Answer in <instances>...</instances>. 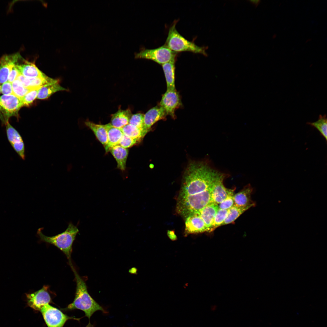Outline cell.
<instances>
[{"label":"cell","instance_id":"cell-24","mask_svg":"<svg viewBox=\"0 0 327 327\" xmlns=\"http://www.w3.org/2000/svg\"><path fill=\"white\" fill-rule=\"evenodd\" d=\"M84 124L93 132L97 139L104 147L107 144L108 138L104 125L96 124L89 120L86 121Z\"/></svg>","mask_w":327,"mask_h":327},{"label":"cell","instance_id":"cell-28","mask_svg":"<svg viewBox=\"0 0 327 327\" xmlns=\"http://www.w3.org/2000/svg\"><path fill=\"white\" fill-rule=\"evenodd\" d=\"M12 84L13 94L21 99L32 89L24 87L21 82L17 79L14 81Z\"/></svg>","mask_w":327,"mask_h":327},{"label":"cell","instance_id":"cell-8","mask_svg":"<svg viewBox=\"0 0 327 327\" xmlns=\"http://www.w3.org/2000/svg\"><path fill=\"white\" fill-rule=\"evenodd\" d=\"M22 107L21 99L13 94L0 96V109L4 116L6 124L11 117H18V112Z\"/></svg>","mask_w":327,"mask_h":327},{"label":"cell","instance_id":"cell-19","mask_svg":"<svg viewBox=\"0 0 327 327\" xmlns=\"http://www.w3.org/2000/svg\"><path fill=\"white\" fill-rule=\"evenodd\" d=\"M132 115L130 109H119L112 115L110 123L114 127L121 129L129 124Z\"/></svg>","mask_w":327,"mask_h":327},{"label":"cell","instance_id":"cell-6","mask_svg":"<svg viewBox=\"0 0 327 327\" xmlns=\"http://www.w3.org/2000/svg\"><path fill=\"white\" fill-rule=\"evenodd\" d=\"M177 53L164 45L155 48L144 49L135 53V58L150 60L162 65L170 61L176 60Z\"/></svg>","mask_w":327,"mask_h":327},{"label":"cell","instance_id":"cell-4","mask_svg":"<svg viewBox=\"0 0 327 327\" xmlns=\"http://www.w3.org/2000/svg\"><path fill=\"white\" fill-rule=\"evenodd\" d=\"M78 232V228L70 223L64 231L53 236L45 235L41 228L38 230L37 233L41 241L53 245L61 250L66 255L70 265L72 264L71 259L72 246Z\"/></svg>","mask_w":327,"mask_h":327},{"label":"cell","instance_id":"cell-16","mask_svg":"<svg viewBox=\"0 0 327 327\" xmlns=\"http://www.w3.org/2000/svg\"><path fill=\"white\" fill-rule=\"evenodd\" d=\"M218 209V204L211 203L197 212L204 222L208 231H211L212 225Z\"/></svg>","mask_w":327,"mask_h":327},{"label":"cell","instance_id":"cell-37","mask_svg":"<svg viewBox=\"0 0 327 327\" xmlns=\"http://www.w3.org/2000/svg\"><path fill=\"white\" fill-rule=\"evenodd\" d=\"M20 74L16 66V64L12 68L11 71L8 77V81L12 83L16 79Z\"/></svg>","mask_w":327,"mask_h":327},{"label":"cell","instance_id":"cell-35","mask_svg":"<svg viewBox=\"0 0 327 327\" xmlns=\"http://www.w3.org/2000/svg\"><path fill=\"white\" fill-rule=\"evenodd\" d=\"M11 145L19 156L23 160H25V147L23 140L14 143Z\"/></svg>","mask_w":327,"mask_h":327},{"label":"cell","instance_id":"cell-20","mask_svg":"<svg viewBox=\"0 0 327 327\" xmlns=\"http://www.w3.org/2000/svg\"><path fill=\"white\" fill-rule=\"evenodd\" d=\"M67 90L59 84L58 80H57L55 82L48 84L41 87L38 91L36 99H45L57 91Z\"/></svg>","mask_w":327,"mask_h":327},{"label":"cell","instance_id":"cell-1","mask_svg":"<svg viewBox=\"0 0 327 327\" xmlns=\"http://www.w3.org/2000/svg\"><path fill=\"white\" fill-rule=\"evenodd\" d=\"M227 174L214 169L208 163L193 162L185 172L179 196L192 195L211 189L218 179Z\"/></svg>","mask_w":327,"mask_h":327},{"label":"cell","instance_id":"cell-30","mask_svg":"<svg viewBox=\"0 0 327 327\" xmlns=\"http://www.w3.org/2000/svg\"><path fill=\"white\" fill-rule=\"evenodd\" d=\"M228 210L219 208L212 225L211 231L222 225L227 216Z\"/></svg>","mask_w":327,"mask_h":327},{"label":"cell","instance_id":"cell-11","mask_svg":"<svg viewBox=\"0 0 327 327\" xmlns=\"http://www.w3.org/2000/svg\"><path fill=\"white\" fill-rule=\"evenodd\" d=\"M21 58L22 57L19 52L5 54L0 58V84L7 81L12 68Z\"/></svg>","mask_w":327,"mask_h":327},{"label":"cell","instance_id":"cell-7","mask_svg":"<svg viewBox=\"0 0 327 327\" xmlns=\"http://www.w3.org/2000/svg\"><path fill=\"white\" fill-rule=\"evenodd\" d=\"M40 311L48 327H63L68 319L79 320L80 319L68 316L49 304L45 305Z\"/></svg>","mask_w":327,"mask_h":327},{"label":"cell","instance_id":"cell-14","mask_svg":"<svg viewBox=\"0 0 327 327\" xmlns=\"http://www.w3.org/2000/svg\"><path fill=\"white\" fill-rule=\"evenodd\" d=\"M227 176L222 177L217 180L211 189V203L219 204L228 195L230 189L226 188L223 184L224 179Z\"/></svg>","mask_w":327,"mask_h":327},{"label":"cell","instance_id":"cell-38","mask_svg":"<svg viewBox=\"0 0 327 327\" xmlns=\"http://www.w3.org/2000/svg\"><path fill=\"white\" fill-rule=\"evenodd\" d=\"M167 235L169 238L173 241L176 240L177 239V236L173 231L168 230Z\"/></svg>","mask_w":327,"mask_h":327},{"label":"cell","instance_id":"cell-12","mask_svg":"<svg viewBox=\"0 0 327 327\" xmlns=\"http://www.w3.org/2000/svg\"><path fill=\"white\" fill-rule=\"evenodd\" d=\"M185 230L189 234L208 231L204 222L197 213L185 219Z\"/></svg>","mask_w":327,"mask_h":327},{"label":"cell","instance_id":"cell-41","mask_svg":"<svg viewBox=\"0 0 327 327\" xmlns=\"http://www.w3.org/2000/svg\"><path fill=\"white\" fill-rule=\"evenodd\" d=\"M86 327H94V326L90 323V322H89L88 324Z\"/></svg>","mask_w":327,"mask_h":327},{"label":"cell","instance_id":"cell-18","mask_svg":"<svg viewBox=\"0 0 327 327\" xmlns=\"http://www.w3.org/2000/svg\"><path fill=\"white\" fill-rule=\"evenodd\" d=\"M20 74L28 78H34L46 76L42 72L34 63L25 61L24 63L16 64Z\"/></svg>","mask_w":327,"mask_h":327},{"label":"cell","instance_id":"cell-22","mask_svg":"<svg viewBox=\"0 0 327 327\" xmlns=\"http://www.w3.org/2000/svg\"><path fill=\"white\" fill-rule=\"evenodd\" d=\"M175 61H172L161 65L165 78L167 89H176L175 74Z\"/></svg>","mask_w":327,"mask_h":327},{"label":"cell","instance_id":"cell-40","mask_svg":"<svg viewBox=\"0 0 327 327\" xmlns=\"http://www.w3.org/2000/svg\"><path fill=\"white\" fill-rule=\"evenodd\" d=\"M253 4L257 6L259 3L260 1L258 0H251L250 1Z\"/></svg>","mask_w":327,"mask_h":327},{"label":"cell","instance_id":"cell-25","mask_svg":"<svg viewBox=\"0 0 327 327\" xmlns=\"http://www.w3.org/2000/svg\"><path fill=\"white\" fill-rule=\"evenodd\" d=\"M124 135L140 141L148 132L144 128L137 127L128 124L122 128Z\"/></svg>","mask_w":327,"mask_h":327},{"label":"cell","instance_id":"cell-21","mask_svg":"<svg viewBox=\"0 0 327 327\" xmlns=\"http://www.w3.org/2000/svg\"><path fill=\"white\" fill-rule=\"evenodd\" d=\"M110 151L117 161V168L122 171L124 170L128 154V150L118 145L112 148Z\"/></svg>","mask_w":327,"mask_h":327},{"label":"cell","instance_id":"cell-39","mask_svg":"<svg viewBox=\"0 0 327 327\" xmlns=\"http://www.w3.org/2000/svg\"><path fill=\"white\" fill-rule=\"evenodd\" d=\"M0 119L2 121V123L5 125L6 123L4 116L0 109Z\"/></svg>","mask_w":327,"mask_h":327},{"label":"cell","instance_id":"cell-29","mask_svg":"<svg viewBox=\"0 0 327 327\" xmlns=\"http://www.w3.org/2000/svg\"><path fill=\"white\" fill-rule=\"evenodd\" d=\"M5 125L7 138L11 144L23 140L19 133L10 124L9 122L6 124Z\"/></svg>","mask_w":327,"mask_h":327},{"label":"cell","instance_id":"cell-33","mask_svg":"<svg viewBox=\"0 0 327 327\" xmlns=\"http://www.w3.org/2000/svg\"><path fill=\"white\" fill-rule=\"evenodd\" d=\"M233 191V190H230L226 198L218 205L219 208L228 210L234 205Z\"/></svg>","mask_w":327,"mask_h":327},{"label":"cell","instance_id":"cell-32","mask_svg":"<svg viewBox=\"0 0 327 327\" xmlns=\"http://www.w3.org/2000/svg\"><path fill=\"white\" fill-rule=\"evenodd\" d=\"M144 114L138 113L132 114L129 124L138 127L144 128Z\"/></svg>","mask_w":327,"mask_h":327},{"label":"cell","instance_id":"cell-34","mask_svg":"<svg viewBox=\"0 0 327 327\" xmlns=\"http://www.w3.org/2000/svg\"><path fill=\"white\" fill-rule=\"evenodd\" d=\"M139 141L136 139L127 137L123 134L119 145L125 148L130 147Z\"/></svg>","mask_w":327,"mask_h":327},{"label":"cell","instance_id":"cell-36","mask_svg":"<svg viewBox=\"0 0 327 327\" xmlns=\"http://www.w3.org/2000/svg\"><path fill=\"white\" fill-rule=\"evenodd\" d=\"M1 93L4 95L13 94L12 83L7 81L2 84L1 87Z\"/></svg>","mask_w":327,"mask_h":327},{"label":"cell","instance_id":"cell-26","mask_svg":"<svg viewBox=\"0 0 327 327\" xmlns=\"http://www.w3.org/2000/svg\"><path fill=\"white\" fill-rule=\"evenodd\" d=\"M254 206V204L244 207H238L233 205L228 210L227 216L222 225L233 222L245 211Z\"/></svg>","mask_w":327,"mask_h":327},{"label":"cell","instance_id":"cell-23","mask_svg":"<svg viewBox=\"0 0 327 327\" xmlns=\"http://www.w3.org/2000/svg\"><path fill=\"white\" fill-rule=\"evenodd\" d=\"M252 189L249 185L245 187L241 191L233 196L234 205L238 207H244L254 203H251Z\"/></svg>","mask_w":327,"mask_h":327},{"label":"cell","instance_id":"cell-42","mask_svg":"<svg viewBox=\"0 0 327 327\" xmlns=\"http://www.w3.org/2000/svg\"><path fill=\"white\" fill-rule=\"evenodd\" d=\"M1 86L0 85V94L1 93Z\"/></svg>","mask_w":327,"mask_h":327},{"label":"cell","instance_id":"cell-9","mask_svg":"<svg viewBox=\"0 0 327 327\" xmlns=\"http://www.w3.org/2000/svg\"><path fill=\"white\" fill-rule=\"evenodd\" d=\"M181 104L180 95L176 89H167L163 95L160 103V106L163 108L167 115L173 118L175 117L176 110Z\"/></svg>","mask_w":327,"mask_h":327},{"label":"cell","instance_id":"cell-2","mask_svg":"<svg viewBox=\"0 0 327 327\" xmlns=\"http://www.w3.org/2000/svg\"><path fill=\"white\" fill-rule=\"evenodd\" d=\"M75 275L76 282L75 296L73 302L65 309L67 310L78 309L84 311L85 316L90 319L96 311L100 310L104 313L106 311L97 303L88 293L86 284L78 275L73 265L71 266Z\"/></svg>","mask_w":327,"mask_h":327},{"label":"cell","instance_id":"cell-3","mask_svg":"<svg viewBox=\"0 0 327 327\" xmlns=\"http://www.w3.org/2000/svg\"><path fill=\"white\" fill-rule=\"evenodd\" d=\"M211 189L193 195L179 196L178 213L185 219L211 203Z\"/></svg>","mask_w":327,"mask_h":327},{"label":"cell","instance_id":"cell-13","mask_svg":"<svg viewBox=\"0 0 327 327\" xmlns=\"http://www.w3.org/2000/svg\"><path fill=\"white\" fill-rule=\"evenodd\" d=\"M167 116L165 111L160 105L152 107L144 114V129L148 132L155 123L164 119Z\"/></svg>","mask_w":327,"mask_h":327},{"label":"cell","instance_id":"cell-10","mask_svg":"<svg viewBox=\"0 0 327 327\" xmlns=\"http://www.w3.org/2000/svg\"><path fill=\"white\" fill-rule=\"evenodd\" d=\"M26 296L28 306L37 311H40L45 305L51 301L47 288L45 286L33 293L26 294Z\"/></svg>","mask_w":327,"mask_h":327},{"label":"cell","instance_id":"cell-5","mask_svg":"<svg viewBox=\"0 0 327 327\" xmlns=\"http://www.w3.org/2000/svg\"><path fill=\"white\" fill-rule=\"evenodd\" d=\"M178 20H175L169 28L164 45L172 51L177 53L189 51L207 56L206 51L207 48V47L197 45L193 41L187 40L178 32L176 27Z\"/></svg>","mask_w":327,"mask_h":327},{"label":"cell","instance_id":"cell-17","mask_svg":"<svg viewBox=\"0 0 327 327\" xmlns=\"http://www.w3.org/2000/svg\"><path fill=\"white\" fill-rule=\"evenodd\" d=\"M17 79L21 82L24 87L31 89L41 87L48 84L55 82L57 80L48 77L47 76L44 77L28 78L20 74Z\"/></svg>","mask_w":327,"mask_h":327},{"label":"cell","instance_id":"cell-15","mask_svg":"<svg viewBox=\"0 0 327 327\" xmlns=\"http://www.w3.org/2000/svg\"><path fill=\"white\" fill-rule=\"evenodd\" d=\"M107 134L108 142L104 147L106 152L110 151L113 147L118 145L123 133L121 129L116 127L110 123L104 125Z\"/></svg>","mask_w":327,"mask_h":327},{"label":"cell","instance_id":"cell-31","mask_svg":"<svg viewBox=\"0 0 327 327\" xmlns=\"http://www.w3.org/2000/svg\"><path fill=\"white\" fill-rule=\"evenodd\" d=\"M40 87L31 89L21 99L23 106H28L37 98L38 91Z\"/></svg>","mask_w":327,"mask_h":327},{"label":"cell","instance_id":"cell-27","mask_svg":"<svg viewBox=\"0 0 327 327\" xmlns=\"http://www.w3.org/2000/svg\"><path fill=\"white\" fill-rule=\"evenodd\" d=\"M307 124L317 130L327 141V120L326 114L319 115L317 121L313 122H308Z\"/></svg>","mask_w":327,"mask_h":327}]
</instances>
